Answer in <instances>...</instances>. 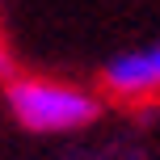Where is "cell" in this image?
I'll return each mask as SVG.
<instances>
[{
  "label": "cell",
  "mask_w": 160,
  "mask_h": 160,
  "mask_svg": "<svg viewBox=\"0 0 160 160\" xmlns=\"http://www.w3.org/2000/svg\"><path fill=\"white\" fill-rule=\"evenodd\" d=\"M105 88L127 101H143V97H160V42L122 51L105 63Z\"/></svg>",
  "instance_id": "obj_2"
},
{
  "label": "cell",
  "mask_w": 160,
  "mask_h": 160,
  "mask_svg": "<svg viewBox=\"0 0 160 160\" xmlns=\"http://www.w3.org/2000/svg\"><path fill=\"white\" fill-rule=\"evenodd\" d=\"M8 105H13L17 122L25 131H80L84 122H93L97 97L84 93L80 84L68 80H47V76H21L8 84Z\"/></svg>",
  "instance_id": "obj_1"
},
{
  "label": "cell",
  "mask_w": 160,
  "mask_h": 160,
  "mask_svg": "<svg viewBox=\"0 0 160 160\" xmlns=\"http://www.w3.org/2000/svg\"><path fill=\"white\" fill-rule=\"evenodd\" d=\"M8 68H13V51H8L4 34H0V76H8Z\"/></svg>",
  "instance_id": "obj_3"
}]
</instances>
